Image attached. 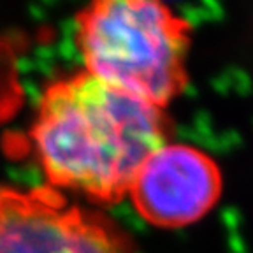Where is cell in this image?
I'll return each mask as SVG.
<instances>
[{
  "label": "cell",
  "mask_w": 253,
  "mask_h": 253,
  "mask_svg": "<svg viewBox=\"0 0 253 253\" xmlns=\"http://www.w3.org/2000/svg\"><path fill=\"white\" fill-rule=\"evenodd\" d=\"M32 139L49 185L115 204L167 142V118L160 107L83 71L44 90Z\"/></svg>",
  "instance_id": "6da1fadb"
},
{
  "label": "cell",
  "mask_w": 253,
  "mask_h": 253,
  "mask_svg": "<svg viewBox=\"0 0 253 253\" xmlns=\"http://www.w3.org/2000/svg\"><path fill=\"white\" fill-rule=\"evenodd\" d=\"M76 46L86 72L155 107L188 83L190 25L151 0H100L76 16Z\"/></svg>",
  "instance_id": "7a4b0ae2"
},
{
  "label": "cell",
  "mask_w": 253,
  "mask_h": 253,
  "mask_svg": "<svg viewBox=\"0 0 253 253\" xmlns=\"http://www.w3.org/2000/svg\"><path fill=\"white\" fill-rule=\"evenodd\" d=\"M0 253H135L100 214L71 206L51 186H0Z\"/></svg>",
  "instance_id": "3957f363"
},
{
  "label": "cell",
  "mask_w": 253,
  "mask_h": 253,
  "mask_svg": "<svg viewBox=\"0 0 253 253\" xmlns=\"http://www.w3.org/2000/svg\"><path fill=\"white\" fill-rule=\"evenodd\" d=\"M128 195L151 225L186 227L206 216L220 199V167L197 148L166 142L141 166Z\"/></svg>",
  "instance_id": "277c9868"
},
{
  "label": "cell",
  "mask_w": 253,
  "mask_h": 253,
  "mask_svg": "<svg viewBox=\"0 0 253 253\" xmlns=\"http://www.w3.org/2000/svg\"><path fill=\"white\" fill-rule=\"evenodd\" d=\"M25 99L18 56L11 41L0 36V125L20 111Z\"/></svg>",
  "instance_id": "5b68a950"
},
{
  "label": "cell",
  "mask_w": 253,
  "mask_h": 253,
  "mask_svg": "<svg viewBox=\"0 0 253 253\" xmlns=\"http://www.w3.org/2000/svg\"><path fill=\"white\" fill-rule=\"evenodd\" d=\"M0 186H2V185H0Z\"/></svg>",
  "instance_id": "8992f818"
}]
</instances>
